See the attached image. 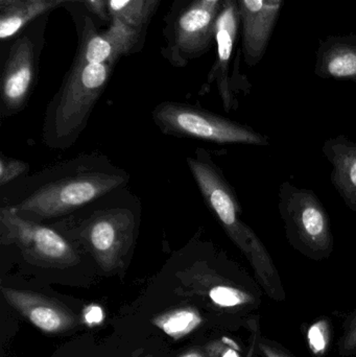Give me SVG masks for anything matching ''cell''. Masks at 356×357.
<instances>
[{"label": "cell", "instance_id": "6da1fadb", "mask_svg": "<svg viewBox=\"0 0 356 357\" xmlns=\"http://www.w3.org/2000/svg\"><path fill=\"white\" fill-rule=\"evenodd\" d=\"M187 163L207 207L247 258L261 289L271 299L284 301L286 294L275 262L258 235L242 220L235 191L222 169L204 150L196 151V156L189 157Z\"/></svg>", "mask_w": 356, "mask_h": 357}, {"label": "cell", "instance_id": "7a4b0ae2", "mask_svg": "<svg viewBox=\"0 0 356 357\" xmlns=\"http://www.w3.org/2000/svg\"><path fill=\"white\" fill-rule=\"evenodd\" d=\"M112 65L77 60L46 111L43 139L48 146L63 150L77 142L108 83Z\"/></svg>", "mask_w": 356, "mask_h": 357}, {"label": "cell", "instance_id": "3957f363", "mask_svg": "<svg viewBox=\"0 0 356 357\" xmlns=\"http://www.w3.org/2000/svg\"><path fill=\"white\" fill-rule=\"evenodd\" d=\"M125 172L85 169L45 183L12 205L23 218L39 222L66 215L127 182Z\"/></svg>", "mask_w": 356, "mask_h": 357}, {"label": "cell", "instance_id": "277c9868", "mask_svg": "<svg viewBox=\"0 0 356 357\" xmlns=\"http://www.w3.org/2000/svg\"><path fill=\"white\" fill-rule=\"evenodd\" d=\"M278 210L295 251L314 261L332 255L334 237L330 215L315 191L284 181L278 192Z\"/></svg>", "mask_w": 356, "mask_h": 357}, {"label": "cell", "instance_id": "5b68a950", "mask_svg": "<svg viewBox=\"0 0 356 357\" xmlns=\"http://www.w3.org/2000/svg\"><path fill=\"white\" fill-rule=\"evenodd\" d=\"M161 132L180 138H194L219 144L267 146L270 138L249 126L181 102H167L153 111Z\"/></svg>", "mask_w": 356, "mask_h": 357}, {"label": "cell", "instance_id": "8992f818", "mask_svg": "<svg viewBox=\"0 0 356 357\" xmlns=\"http://www.w3.org/2000/svg\"><path fill=\"white\" fill-rule=\"evenodd\" d=\"M0 243L18 248L38 266L65 268L79 261L75 248L58 231L23 218L12 205L0 210Z\"/></svg>", "mask_w": 356, "mask_h": 357}, {"label": "cell", "instance_id": "52a82bcc", "mask_svg": "<svg viewBox=\"0 0 356 357\" xmlns=\"http://www.w3.org/2000/svg\"><path fill=\"white\" fill-rule=\"evenodd\" d=\"M137 226L134 213L125 208L100 210L79 228V239L105 272L123 268L134 247Z\"/></svg>", "mask_w": 356, "mask_h": 357}, {"label": "cell", "instance_id": "ba28073f", "mask_svg": "<svg viewBox=\"0 0 356 357\" xmlns=\"http://www.w3.org/2000/svg\"><path fill=\"white\" fill-rule=\"evenodd\" d=\"M284 0H238L245 62L256 66L267 52Z\"/></svg>", "mask_w": 356, "mask_h": 357}, {"label": "cell", "instance_id": "9c48e42d", "mask_svg": "<svg viewBox=\"0 0 356 357\" xmlns=\"http://www.w3.org/2000/svg\"><path fill=\"white\" fill-rule=\"evenodd\" d=\"M35 79L33 45L27 37L21 38L10 48L1 81V116L20 112L29 100Z\"/></svg>", "mask_w": 356, "mask_h": 357}, {"label": "cell", "instance_id": "30bf717a", "mask_svg": "<svg viewBox=\"0 0 356 357\" xmlns=\"http://www.w3.org/2000/svg\"><path fill=\"white\" fill-rule=\"evenodd\" d=\"M240 25L238 0H222L215 23V38L217 44V60L211 73L210 82L217 81L223 107L227 112L235 110L238 107V100L232 89L229 66Z\"/></svg>", "mask_w": 356, "mask_h": 357}, {"label": "cell", "instance_id": "8fae6325", "mask_svg": "<svg viewBox=\"0 0 356 357\" xmlns=\"http://www.w3.org/2000/svg\"><path fill=\"white\" fill-rule=\"evenodd\" d=\"M6 301L33 326L47 333H58L75 326L73 314L64 306L39 294L2 287Z\"/></svg>", "mask_w": 356, "mask_h": 357}, {"label": "cell", "instance_id": "7c38bea8", "mask_svg": "<svg viewBox=\"0 0 356 357\" xmlns=\"http://www.w3.org/2000/svg\"><path fill=\"white\" fill-rule=\"evenodd\" d=\"M315 75L356 84V33L328 36L316 52Z\"/></svg>", "mask_w": 356, "mask_h": 357}, {"label": "cell", "instance_id": "4fadbf2b", "mask_svg": "<svg viewBox=\"0 0 356 357\" xmlns=\"http://www.w3.org/2000/svg\"><path fill=\"white\" fill-rule=\"evenodd\" d=\"M219 6L196 0L180 16L177 23V44L182 52L200 54L210 46L215 37V23Z\"/></svg>", "mask_w": 356, "mask_h": 357}, {"label": "cell", "instance_id": "5bb4252c", "mask_svg": "<svg viewBox=\"0 0 356 357\" xmlns=\"http://www.w3.org/2000/svg\"><path fill=\"white\" fill-rule=\"evenodd\" d=\"M322 152L332 165L330 180L349 209L356 212V142L344 135L328 138Z\"/></svg>", "mask_w": 356, "mask_h": 357}, {"label": "cell", "instance_id": "9a60e30c", "mask_svg": "<svg viewBox=\"0 0 356 357\" xmlns=\"http://www.w3.org/2000/svg\"><path fill=\"white\" fill-rule=\"evenodd\" d=\"M136 39L137 29L118 19H113L112 25L106 33H89L77 61L90 64H113L121 54L132 50Z\"/></svg>", "mask_w": 356, "mask_h": 357}, {"label": "cell", "instance_id": "2e32d148", "mask_svg": "<svg viewBox=\"0 0 356 357\" xmlns=\"http://www.w3.org/2000/svg\"><path fill=\"white\" fill-rule=\"evenodd\" d=\"M56 6L54 2L27 3L20 0L13 6L1 8L0 38L4 40L16 35L29 21Z\"/></svg>", "mask_w": 356, "mask_h": 357}, {"label": "cell", "instance_id": "e0dca14e", "mask_svg": "<svg viewBox=\"0 0 356 357\" xmlns=\"http://www.w3.org/2000/svg\"><path fill=\"white\" fill-rule=\"evenodd\" d=\"M159 0H107V8L112 19H118L138 29L148 22Z\"/></svg>", "mask_w": 356, "mask_h": 357}, {"label": "cell", "instance_id": "ac0fdd59", "mask_svg": "<svg viewBox=\"0 0 356 357\" xmlns=\"http://www.w3.org/2000/svg\"><path fill=\"white\" fill-rule=\"evenodd\" d=\"M202 323L200 314L192 308L173 310L155 320V324L173 339L187 335Z\"/></svg>", "mask_w": 356, "mask_h": 357}, {"label": "cell", "instance_id": "d6986e66", "mask_svg": "<svg viewBox=\"0 0 356 357\" xmlns=\"http://www.w3.org/2000/svg\"><path fill=\"white\" fill-rule=\"evenodd\" d=\"M307 341L316 356H323L330 348V325L328 321L321 319L311 325L307 333Z\"/></svg>", "mask_w": 356, "mask_h": 357}, {"label": "cell", "instance_id": "ffe728a7", "mask_svg": "<svg viewBox=\"0 0 356 357\" xmlns=\"http://www.w3.org/2000/svg\"><path fill=\"white\" fill-rule=\"evenodd\" d=\"M29 163L1 155V159H0V185H1V187L6 186L8 183L16 180L17 178L29 172Z\"/></svg>", "mask_w": 356, "mask_h": 357}, {"label": "cell", "instance_id": "44dd1931", "mask_svg": "<svg viewBox=\"0 0 356 357\" xmlns=\"http://www.w3.org/2000/svg\"><path fill=\"white\" fill-rule=\"evenodd\" d=\"M339 349L342 356H353L356 354V312L345 322Z\"/></svg>", "mask_w": 356, "mask_h": 357}, {"label": "cell", "instance_id": "7402d4cb", "mask_svg": "<svg viewBox=\"0 0 356 357\" xmlns=\"http://www.w3.org/2000/svg\"><path fill=\"white\" fill-rule=\"evenodd\" d=\"M257 346H258L259 352L265 357H295L280 344L271 341L267 337H261Z\"/></svg>", "mask_w": 356, "mask_h": 357}, {"label": "cell", "instance_id": "603a6c76", "mask_svg": "<svg viewBox=\"0 0 356 357\" xmlns=\"http://www.w3.org/2000/svg\"><path fill=\"white\" fill-rule=\"evenodd\" d=\"M102 318L104 316H102V308L98 307V306L89 307L85 314V319L88 324H98L102 322Z\"/></svg>", "mask_w": 356, "mask_h": 357}, {"label": "cell", "instance_id": "cb8c5ba5", "mask_svg": "<svg viewBox=\"0 0 356 357\" xmlns=\"http://www.w3.org/2000/svg\"><path fill=\"white\" fill-rule=\"evenodd\" d=\"M86 1H89L91 3L92 8L95 10H100L105 8V3H106L107 0H86Z\"/></svg>", "mask_w": 356, "mask_h": 357}, {"label": "cell", "instance_id": "d4e9b609", "mask_svg": "<svg viewBox=\"0 0 356 357\" xmlns=\"http://www.w3.org/2000/svg\"><path fill=\"white\" fill-rule=\"evenodd\" d=\"M20 0H0V8H8V6H13V4L17 3Z\"/></svg>", "mask_w": 356, "mask_h": 357}, {"label": "cell", "instance_id": "484cf974", "mask_svg": "<svg viewBox=\"0 0 356 357\" xmlns=\"http://www.w3.org/2000/svg\"><path fill=\"white\" fill-rule=\"evenodd\" d=\"M180 357H205V356H203V354H201V352L192 351V352H188V354H184V356H182Z\"/></svg>", "mask_w": 356, "mask_h": 357}, {"label": "cell", "instance_id": "4316f807", "mask_svg": "<svg viewBox=\"0 0 356 357\" xmlns=\"http://www.w3.org/2000/svg\"><path fill=\"white\" fill-rule=\"evenodd\" d=\"M223 357H240L238 356V354H236L235 351H233V350H228V351H226L225 354H224Z\"/></svg>", "mask_w": 356, "mask_h": 357}, {"label": "cell", "instance_id": "83f0119b", "mask_svg": "<svg viewBox=\"0 0 356 357\" xmlns=\"http://www.w3.org/2000/svg\"><path fill=\"white\" fill-rule=\"evenodd\" d=\"M202 1L206 2L208 4H212V6H219L222 3L221 0H202Z\"/></svg>", "mask_w": 356, "mask_h": 357}, {"label": "cell", "instance_id": "f1b7e54d", "mask_svg": "<svg viewBox=\"0 0 356 357\" xmlns=\"http://www.w3.org/2000/svg\"><path fill=\"white\" fill-rule=\"evenodd\" d=\"M23 1L27 3H39V2H52V0H23Z\"/></svg>", "mask_w": 356, "mask_h": 357}, {"label": "cell", "instance_id": "f546056e", "mask_svg": "<svg viewBox=\"0 0 356 357\" xmlns=\"http://www.w3.org/2000/svg\"><path fill=\"white\" fill-rule=\"evenodd\" d=\"M64 1H70V0H52V2H54V3H56V6H58L59 3H61V2Z\"/></svg>", "mask_w": 356, "mask_h": 357}]
</instances>
